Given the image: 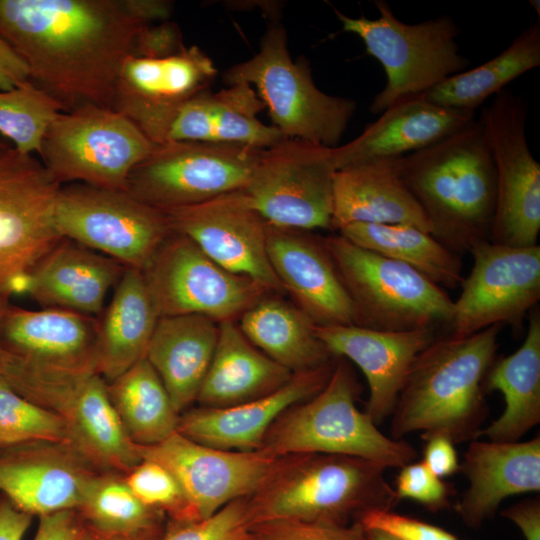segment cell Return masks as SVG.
I'll return each mask as SVG.
<instances>
[{
    "label": "cell",
    "instance_id": "obj_33",
    "mask_svg": "<svg viewBox=\"0 0 540 540\" xmlns=\"http://www.w3.org/2000/svg\"><path fill=\"white\" fill-rule=\"evenodd\" d=\"M485 392L499 391L504 398L502 414L483 427L477 439L516 442L540 423V312L529 314L528 330L521 346L497 359L485 380Z\"/></svg>",
    "mask_w": 540,
    "mask_h": 540
},
{
    "label": "cell",
    "instance_id": "obj_4",
    "mask_svg": "<svg viewBox=\"0 0 540 540\" xmlns=\"http://www.w3.org/2000/svg\"><path fill=\"white\" fill-rule=\"evenodd\" d=\"M384 466L352 456L303 453L279 456L245 498L251 525L272 520L347 524L369 510L400 501Z\"/></svg>",
    "mask_w": 540,
    "mask_h": 540
},
{
    "label": "cell",
    "instance_id": "obj_45",
    "mask_svg": "<svg viewBox=\"0 0 540 540\" xmlns=\"http://www.w3.org/2000/svg\"><path fill=\"white\" fill-rule=\"evenodd\" d=\"M394 490L399 500H414L432 512L446 509L452 494V488L422 461H413L401 467Z\"/></svg>",
    "mask_w": 540,
    "mask_h": 540
},
{
    "label": "cell",
    "instance_id": "obj_13",
    "mask_svg": "<svg viewBox=\"0 0 540 540\" xmlns=\"http://www.w3.org/2000/svg\"><path fill=\"white\" fill-rule=\"evenodd\" d=\"M55 224L62 238L142 271L172 231L162 210L126 190L84 183L61 185Z\"/></svg>",
    "mask_w": 540,
    "mask_h": 540
},
{
    "label": "cell",
    "instance_id": "obj_58",
    "mask_svg": "<svg viewBox=\"0 0 540 540\" xmlns=\"http://www.w3.org/2000/svg\"><path fill=\"white\" fill-rule=\"evenodd\" d=\"M5 145H6V143L0 140V147H3Z\"/></svg>",
    "mask_w": 540,
    "mask_h": 540
},
{
    "label": "cell",
    "instance_id": "obj_47",
    "mask_svg": "<svg viewBox=\"0 0 540 540\" xmlns=\"http://www.w3.org/2000/svg\"><path fill=\"white\" fill-rule=\"evenodd\" d=\"M184 47L180 27L168 20L143 26L135 37L131 55L159 59L175 55Z\"/></svg>",
    "mask_w": 540,
    "mask_h": 540
},
{
    "label": "cell",
    "instance_id": "obj_15",
    "mask_svg": "<svg viewBox=\"0 0 540 540\" xmlns=\"http://www.w3.org/2000/svg\"><path fill=\"white\" fill-rule=\"evenodd\" d=\"M480 121L496 170V204L490 242L531 247L540 232V164L528 145L524 99L503 89L484 107Z\"/></svg>",
    "mask_w": 540,
    "mask_h": 540
},
{
    "label": "cell",
    "instance_id": "obj_39",
    "mask_svg": "<svg viewBox=\"0 0 540 540\" xmlns=\"http://www.w3.org/2000/svg\"><path fill=\"white\" fill-rule=\"evenodd\" d=\"M264 108L255 89L246 83L212 92V142L263 150L285 139L277 128L257 118Z\"/></svg>",
    "mask_w": 540,
    "mask_h": 540
},
{
    "label": "cell",
    "instance_id": "obj_22",
    "mask_svg": "<svg viewBox=\"0 0 540 540\" xmlns=\"http://www.w3.org/2000/svg\"><path fill=\"white\" fill-rule=\"evenodd\" d=\"M270 265L296 305L317 326L355 324L352 300L322 238L267 224Z\"/></svg>",
    "mask_w": 540,
    "mask_h": 540
},
{
    "label": "cell",
    "instance_id": "obj_53",
    "mask_svg": "<svg viewBox=\"0 0 540 540\" xmlns=\"http://www.w3.org/2000/svg\"><path fill=\"white\" fill-rule=\"evenodd\" d=\"M32 518L0 496V540H23Z\"/></svg>",
    "mask_w": 540,
    "mask_h": 540
},
{
    "label": "cell",
    "instance_id": "obj_50",
    "mask_svg": "<svg viewBox=\"0 0 540 540\" xmlns=\"http://www.w3.org/2000/svg\"><path fill=\"white\" fill-rule=\"evenodd\" d=\"M501 516L514 523L525 540H540V500L527 498L501 511Z\"/></svg>",
    "mask_w": 540,
    "mask_h": 540
},
{
    "label": "cell",
    "instance_id": "obj_24",
    "mask_svg": "<svg viewBox=\"0 0 540 540\" xmlns=\"http://www.w3.org/2000/svg\"><path fill=\"white\" fill-rule=\"evenodd\" d=\"M336 361L294 373L280 389L242 404L199 406L180 414L177 432L200 444L224 450H260L274 421L289 407L317 394L327 383Z\"/></svg>",
    "mask_w": 540,
    "mask_h": 540
},
{
    "label": "cell",
    "instance_id": "obj_9",
    "mask_svg": "<svg viewBox=\"0 0 540 540\" xmlns=\"http://www.w3.org/2000/svg\"><path fill=\"white\" fill-rule=\"evenodd\" d=\"M322 240L352 300L356 325L435 332L451 326L454 300L422 273L340 234Z\"/></svg>",
    "mask_w": 540,
    "mask_h": 540
},
{
    "label": "cell",
    "instance_id": "obj_43",
    "mask_svg": "<svg viewBox=\"0 0 540 540\" xmlns=\"http://www.w3.org/2000/svg\"><path fill=\"white\" fill-rule=\"evenodd\" d=\"M245 498L212 516L190 522L170 521L160 540H253Z\"/></svg>",
    "mask_w": 540,
    "mask_h": 540
},
{
    "label": "cell",
    "instance_id": "obj_14",
    "mask_svg": "<svg viewBox=\"0 0 540 540\" xmlns=\"http://www.w3.org/2000/svg\"><path fill=\"white\" fill-rule=\"evenodd\" d=\"M261 150L195 141L154 145L131 171L126 191L162 211L242 190Z\"/></svg>",
    "mask_w": 540,
    "mask_h": 540
},
{
    "label": "cell",
    "instance_id": "obj_5",
    "mask_svg": "<svg viewBox=\"0 0 540 540\" xmlns=\"http://www.w3.org/2000/svg\"><path fill=\"white\" fill-rule=\"evenodd\" d=\"M97 331V317L9 304L0 327V376L45 408L57 395L99 374Z\"/></svg>",
    "mask_w": 540,
    "mask_h": 540
},
{
    "label": "cell",
    "instance_id": "obj_10",
    "mask_svg": "<svg viewBox=\"0 0 540 540\" xmlns=\"http://www.w3.org/2000/svg\"><path fill=\"white\" fill-rule=\"evenodd\" d=\"M153 146L112 108L84 104L57 115L44 135L39 156L61 185L126 190L131 171Z\"/></svg>",
    "mask_w": 540,
    "mask_h": 540
},
{
    "label": "cell",
    "instance_id": "obj_31",
    "mask_svg": "<svg viewBox=\"0 0 540 540\" xmlns=\"http://www.w3.org/2000/svg\"><path fill=\"white\" fill-rule=\"evenodd\" d=\"M215 351L198 393L199 406L222 408L269 395L293 376L257 349L234 319L218 322Z\"/></svg>",
    "mask_w": 540,
    "mask_h": 540
},
{
    "label": "cell",
    "instance_id": "obj_55",
    "mask_svg": "<svg viewBox=\"0 0 540 540\" xmlns=\"http://www.w3.org/2000/svg\"><path fill=\"white\" fill-rule=\"evenodd\" d=\"M9 299L10 297L8 296L0 295V327H1V321L4 315V312L7 306L10 304ZM2 362H3V350H2V346L0 342V375H1V370H2Z\"/></svg>",
    "mask_w": 540,
    "mask_h": 540
},
{
    "label": "cell",
    "instance_id": "obj_25",
    "mask_svg": "<svg viewBox=\"0 0 540 540\" xmlns=\"http://www.w3.org/2000/svg\"><path fill=\"white\" fill-rule=\"evenodd\" d=\"M459 471L467 478L468 488L455 510L467 527L477 529L495 515L504 499L539 492L540 438L516 442L472 440Z\"/></svg>",
    "mask_w": 540,
    "mask_h": 540
},
{
    "label": "cell",
    "instance_id": "obj_19",
    "mask_svg": "<svg viewBox=\"0 0 540 540\" xmlns=\"http://www.w3.org/2000/svg\"><path fill=\"white\" fill-rule=\"evenodd\" d=\"M141 459L168 469L178 481L188 507V518H208L228 503L250 496L279 456L260 449L224 450L195 442L175 432L164 441L139 446Z\"/></svg>",
    "mask_w": 540,
    "mask_h": 540
},
{
    "label": "cell",
    "instance_id": "obj_46",
    "mask_svg": "<svg viewBox=\"0 0 540 540\" xmlns=\"http://www.w3.org/2000/svg\"><path fill=\"white\" fill-rule=\"evenodd\" d=\"M365 530H378L397 540H459L445 529L392 510H369L357 516Z\"/></svg>",
    "mask_w": 540,
    "mask_h": 540
},
{
    "label": "cell",
    "instance_id": "obj_54",
    "mask_svg": "<svg viewBox=\"0 0 540 540\" xmlns=\"http://www.w3.org/2000/svg\"><path fill=\"white\" fill-rule=\"evenodd\" d=\"M163 533L164 532L139 535V536H122V535L102 536V535H99L97 540H160Z\"/></svg>",
    "mask_w": 540,
    "mask_h": 540
},
{
    "label": "cell",
    "instance_id": "obj_32",
    "mask_svg": "<svg viewBox=\"0 0 540 540\" xmlns=\"http://www.w3.org/2000/svg\"><path fill=\"white\" fill-rule=\"evenodd\" d=\"M142 270L126 267L98 318V373L110 382L145 358L160 318Z\"/></svg>",
    "mask_w": 540,
    "mask_h": 540
},
{
    "label": "cell",
    "instance_id": "obj_30",
    "mask_svg": "<svg viewBox=\"0 0 540 540\" xmlns=\"http://www.w3.org/2000/svg\"><path fill=\"white\" fill-rule=\"evenodd\" d=\"M218 322L202 315L161 316L145 358L181 414L196 402L218 339Z\"/></svg>",
    "mask_w": 540,
    "mask_h": 540
},
{
    "label": "cell",
    "instance_id": "obj_28",
    "mask_svg": "<svg viewBox=\"0 0 540 540\" xmlns=\"http://www.w3.org/2000/svg\"><path fill=\"white\" fill-rule=\"evenodd\" d=\"M400 158L376 159L336 170L333 230L356 223L404 224L431 233L426 215L401 176Z\"/></svg>",
    "mask_w": 540,
    "mask_h": 540
},
{
    "label": "cell",
    "instance_id": "obj_21",
    "mask_svg": "<svg viewBox=\"0 0 540 540\" xmlns=\"http://www.w3.org/2000/svg\"><path fill=\"white\" fill-rule=\"evenodd\" d=\"M101 473L69 444L0 449V495L31 516L77 510Z\"/></svg>",
    "mask_w": 540,
    "mask_h": 540
},
{
    "label": "cell",
    "instance_id": "obj_37",
    "mask_svg": "<svg viewBox=\"0 0 540 540\" xmlns=\"http://www.w3.org/2000/svg\"><path fill=\"white\" fill-rule=\"evenodd\" d=\"M338 231L362 248L414 268L440 287L460 286L464 278L460 255L415 226L356 223Z\"/></svg>",
    "mask_w": 540,
    "mask_h": 540
},
{
    "label": "cell",
    "instance_id": "obj_3",
    "mask_svg": "<svg viewBox=\"0 0 540 540\" xmlns=\"http://www.w3.org/2000/svg\"><path fill=\"white\" fill-rule=\"evenodd\" d=\"M400 172L440 243L460 255L490 241L496 170L480 119L401 157Z\"/></svg>",
    "mask_w": 540,
    "mask_h": 540
},
{
    "label": "cell",
    "instance_id": "obj_6",
    "mask_svg": "<svg viewBox=\"0 0 540 540\" xmlns=\"http://www.w3.org/2000/svg\"><path fill=\"white\" fill-rule=\"evenodd\" d=\"M360 392L351 368L340 358L325 386L285 410L268 429L261 449L275 456L303 453L362 458L385 468L415 461L413 445L384 435L356 406Z\"/></svg>",
    "mask_w": 540,
    "mask_h": 540
},
{
    "label": "cell",
    "instance_id": "obj_44",
    "mask_svg": "<svg viewBox=\"0 0 540 540\" xmlns=\"http://www.w3.org/2000/svg\"><path fill=\"white\" fill-rule=\"evenodd\" d=\"M253 540H368L355 522L349 526L332 522L272 520L251 526Z\"/></svg>",
    "mask_w": 540,
    "mask_h": 540
},
{
    "label": "cell",
    "instance_id": "obj_23",
    "mask_svg": "<svg viewBox=\"0 0 540 540\" xmlns=\"http://www.w3.org/2000/svg\"><path fill=\"white\" fill-rule=\"evenodd\" d=\"M315 335L337 358H346L366 378L365 413L376 425L389 417L418 354L436 337L432 330L381 331L356 324L314 325Z\"/></svg>",
    "mask_w": 540,
    "mask_h": 540
},
{
    "label": "cell",
    "instance_id": "obj_57",
    "mask_svg": "<svg viewBox=\"0 0 540 540\" xmlns=\"http://www.w3.org/2000/svg\"><path fill=\"white\" fill-rule=\"evenodd\" d=\"M529 3L534 8L535 12H537V16L540 19V1L539 0H530Z\"/></svg>",
    "mask_w": 540,
    "mask_h": 540
},
{
    "label": "cell",
    "instance_id": "obj_38",
    "mask_svg": "<svg viewBox=\"0 0 540 540\" xmlns=\"http://www.w3.org/2000/svg\"><path fill=\"white\" fill-rule=\"evenodd\" d=\"M77 511L102 536H139L164 532L165 515L145 506L130 490L124 475L102 472Z\"/></svg>",
    "mask_w": 540,
    "mask_h": 540
},
{
    "label": "cell",
    "instance_id": "obj_18",
    "mask_svg": "<svg viewBox=\"0 0 540 540\" xmlns=\"http://www.w3.org/2000/svg\"><path fill=\"white\" fill-rule=\"evenodd\" d=\"M216 75L213 60L196 45L159 59L130 55L118 74L111 108L154 145L162 144L180 110L209 89Z\"/></svg>",
    "mask_w": 540,
    "mask_h": 540
},
{
    "label": "cell",
    "instance_id": "obj_12",
    "mask_svg": "<svg viewBox=\"0 0 540 540\" xmlns=\"http://www.w3.org/2000/svg\"><path fill=\"white\" fill-rule=\"evenodd\" d=\"M60 187L40 159L0 147V295L24 293L31 270L62 238L55 224Z\"/></svg>",
    "mask_w": 540,
    "mask_h": 540
},
{
    "label": "cell",
    "instance_id": "obj_27",
    "mask_svg": "<svg viewBox=\"0 0 540 540\" xmlns=\"http://www.w3.org/2000/svg\"><path fill=\"white\" fill-rule=\"evenodd\" d=\"M348 143L332 149L336 170L384 158H400L461 130L475 112L436 105L422 95L392 105Z\"/></svg>",
    "mask_w": 540,
    "mask_h": 540
},
{
    "label": "cell",
    "instance_id": "obj_36",
    "mask_svg": "<svg viewBox=\"0 0 540 540\" xmlns=\"http://www.w3.org/2000/svg\"><path fill=\"white\" fill-rule=\"evenodd\" d=\"M107 388L125 432L136 445H154L177 432L180 414L146 358L107 382Z\"/></svg>",
    "mask_w": 540,
    "mask_h": 540
},
{
    "label": "cell",
    "instance_id": "obj_34",
    "mask_svg": "<svg viewBox=\"0 0 540 540\" xmlns=\"http://www.w3.org/2000/svg\"><path fill=\"white\" fill-rule=\"evenodd\" d=\"M237 324L257 349L292 373L336 359L315 335L311 319L281 298L263 296L240 315Z\"/></svg>",
    "mask_w": 540,
    "mask_h": 540
},
{
    "label": "cell",
    "instance_id": "obj_51",
    "mask_svg": "<svg viewBox=\"0 0 540 540\" xmlns=\"http://www.w3.org/2000/svg\"><path fill=\"white\" fill-rule=\"evenodd\" d=\"M30 80L29 70L15 50L0 36V91Z\"/></svg>",
    "mask_w": 540,
    "mask_h": 540
},
{
    "label": "cell",
    "instance_id": "obj_35",
    "mask_svg": "<svg viewBox=\"0 0 540 540\" xmlns=\"http://www.w3.org/2000/svg\"><path fill=\"white\" fill-rule=\"evenodd\" d=\"M540 66V19L485 63L454 74L422 96L439 106L475 112L490 96Z\"/></svg>",
    "mask_w": 540,
    "mask_h": 540
},
{
    "label": "cell",
    "instance_id": "obj_29",
    "mask_svg": "<svg viewBox=\"0 0 540 540\" xmlns=\"http://www.w3.org/2000/svg\"><path fill=\"white\" fill-rule=\"evenodd\" d=\"M46 409L60 416L70 445L100 471L125 475L142 460L99 374L64 391Z\"/></svg>",
    "mask_w": 540,
    "mask_h": 540
},
{
    "label": "cell",
    "instance_id": "obj_11",
    "mask_svg": "<svg viewBox=\"0 0 540 540\" xmlns=\"http://www.w3.org/2000/svg\"><path fill=\"white\" fill-rule=\"evenodd\" d=\"M333 148L285 138L261 150L241 190L271 226L311 231L332 229Z\"/></svg>",
    "mask_w": 540,
    "mask_h": 540
},
{
    "label": "cell",
    "instance_id": "obj_8",
    "mask_svg": "<svg viewBox=\"0 0 540 540\" xmlns=\"http://www.w3.org/2000/svg\"><path fill=\"white\" fill-rule=\"evenodd\" d=\"M374 5L379 11L376 19L349 17L334 8L342 31L357 35L385 72L386 85L373 98L372 113L421 96L467 69L470 61L460 54L456 41L460 28L450 16L406 24L385 0H375Z\"/></svg>",
    "mask_w": 540,
    "mask_h": 540
},
{
    "label": "cell",
    "instance_id": "obj_41",
    "mask_svg": "<svg viewBox=\"0 0 540 540\" xmlns=\"http://www.w3.org/2000/svg\"><path fill=\"white\" fill-rule=\"evenodd\" d=\"M34 442L70 445L60 416L23 397L0 376V449Z\"/></svg>",
    "mask_w": 540,
    "mask_h": 540
},
{
    "label": "cell",
    "instance_id": "obj_2",
    "mask_svg": "<svg viewBox=\"0 0 540 540\" xmlns=\"http://www.w3.org/2000/svg\"><path fill=\"white\" fill-rule=\"evenodd\" d=\"M503 325L466 337L435 339L415 358L392 412L390 437L420 432L454 444L477 439L488 416L485 377L496 360Z\"/></svg>",
    "mask_w": 540,
    "mask_h": 540
},
{
    "label": "cell",
    "instance_id": "obj_52",
    "mask_svg": "<svg viewBox=\"0 0 540 540\" xmlns=\"http://www.w3.org/2000/svg\"><path fill=\"white\" fill-rule=\"evenodd\" d=\"M121 3L132 18L145 25L168 21L173 12V3L167 0H121Z\"/></svg>",
    "mask_w": 540,
    "mask_h": 540
},
{
    "label": "cell",
    "instance_id": "obj_40",
    "mask_svg": "<svg viewBox=\"0 0 540 540\" xmlns=\"http://www.w3.org/2000/svg\"><path fill=\"white\" fill-rule=\"evenodd\" d=\"M62 111L56 99L28 80L0 91V133L20 152L39 155L47 129Z\"/></svg>",
    "mask_w": 540,
    "mask_h": 540
},
{
    "label": "cell",
    "instance_id": "obj_49",
    "mask_svg": "<svg viewBox=\"0 0 540 540\" xmlns=\"http://www.w3.org/2000/svg\"><path fill=\"white\" fill-rule=\"evenodd\" d=\"M422 462L439 478L451 476L460 468L454 443L443 436H434L426 440Z\"/></svg>",
    "mask_w": 540,
    "mask_h": 540
},
{
    "label": "cell",
    "instance_id": "obj_20",
    "mask_svg": "<svg viewBox=\"0 0 540 540\" xmlns=\"http://www.w3.org/2000/svg\"><path fill=\"white\" fill-rule=\"evenodd\" d=\"M172 231L192 240L226 270L281 291L267 253V223L241 190L163 211Z\"/></svg>",
    "mask_w": 540,
    "mask_h": 540
},
{
    "label": "cell",
    "instance_id": "obj_48",
    "mask_svg": "<svg viewBox=\"0 0 540 540\" xmlns=\"http://www.w3.org/2000/svg\"><path fill=\"white\" fill-rule=\"evenodd\" d=\"M98 537L77 510H64L40 516L33 540H97Z\"/></svg>",
    "mask_w": 540,
    "mask_h": 540
},
{
    "label": "cell",
    "instance_id": "obj_26",
    "mask_svg": "<svg viewBox=\"0 0 540 540\" xmlns=\"http://www.w3.org/2000/svg\"><path fill=\"white\" fill-rule=\"evenodd\" d=\"M125 266L68 238H61L31 270L25 292L42 309L96 317Z\"/></svg>",
    "mask_w": 540,
    "mask_h": 540
},
{
    "label": "cell",
    "instance_id": "obj_42",
    "mask_svg": "<svg viewBox=\"0 0 540 540\" xmlns=\"http://www.w3.org/2000/svg\"><path fill=\"white\" fill-rule=\"evenodd\" d=\"M133 494L147 507L168 515L172 522H189L184 493L163 465L142 459L124 475Z\"/></svg>",
    "mask_w": 540,
    "mask_h": 540
},
{
    "label": "cell",
    "instance_id": "obj_17",
    "mask_svg": "<svg viewBox=\"0 0 540 540\" xmlns=\"http://www.w3.org/2000/svg\"><path fill=\"white\" fill-rule=\"evenodd\" d=\"M473 266L453 301L451 335L466 337L493 325H522L540 299V246L483 241L469 251Z\"/></svg>",
    "mask_w": 540,
    "mask_h": 540
},
{
    "label": "cell",
    "instance_id": "obj_7",
    "mask_svg": "<svg viewBox=\"0 0 540 540\" xmlns=\"http://www.w3.org/2000/svg\"><path fill=\"white\" fill-rule=\"evenodd\" d=\"M223 78L228 86L251 85L268 109L272 126L286 138L335 148L356 110L353 99L329 95L316 86L307 59L291 58L286 28L277 20L263 34L258 52L230 67Z\"/></svg>",
    "mask_w": 540,
    "mask_h": 540
},
{
    "label": "cell",
    "instance_id": "obj_1",
    "mask_svg": "<svg viewBox=\"0 0 540 540\" xmlns=\"http://www.w3.org/2000/svg\"><path fill=\"white\" fill-rule=\"evenodd\" d=\"M143 26L121 0H0V36L30 80L65 111L111 108L118 74Z\"/></svg>",
    "mask_w": 540,
    "mask_h": 540
},
{
    "label": "cell",
    "instance_id": "obj_16",
    "mask_svg": "<svg viewBox=\"0 0 540 540\" xmlns=\"http://www.w3.org/2000/svg\"><path fill=\"white\" fill-rule=\"evenodd\" d=\"M160 316L234 319L268 291L209 258L188 237L171 231L143 270Z\"/></svg>",
    "mask_w": 540,
    "mask_h": 540
},
{
    "label": "cell",
    "instance_id": "obj_56",
    "mask_svg": "<svg viewBox=\"0 0 540 540\" xmlns=\"http://www.w3.org/2000/svg\"><path fill=\"white\" fill-rule=\"evenodd\" d=\"M365 531H366L368 540H397L396 538L378 530H365Z\"/></svg>",
    "mask_w": 540,
    "mask_h": 540
}]
</instances>
